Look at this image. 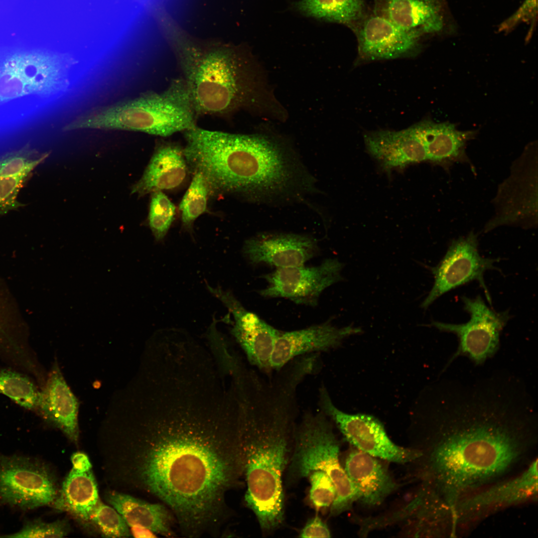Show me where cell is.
<instances>
[{
    "label": "cell",
    "instance_id": "32",
    "mask_svg": "<svg viewBox=\"0 0 538 538\" xmlns=\"http://www.w3.org/2000/svg\"><path fill=\"white\" fill-rule=\"evenodd\" d=\"M176 207L162 191L151 193L148 214V224L157 241L165 238L175 215Z\"/></svg>",
    "mask_w": 538,
    "mask_h": 538
},
{
    "label": "cell",
    "instance_id": "21",
    "mask_svg": "<svg viewBox=\"0 0 538 538\" xmlns=\"http://www.w3.org/2000/svg\"><path fill=\"white\" fill-rule=\"evenodd\" d=\"M357 495V501L374 507L380 505L398 487L383 464L360 450L351 451L344 467Z\"/></svg>",
    "mask_w": 538,
    "mask_h": 538
},
{
    "label": "cell",
    "instance_id": "6",
    "mask_svg": "<svg viewBox=\"0 0 538 538\" xmlns=\"http://www.w3.org/2000/svg\"><path fill=\"white\" fill-rule=\"evenodd\" d=\"M339 444L331 422L321 411L304 412L297 423L292 454L287 467V482L295 483L314 471L324 472L336 492L331 514L339 515L357 501L354 487L339 461Z\"/></svg>",
    "mask_w": 538,
    "mask_h": 538
},
{
    "label": "cell",
    "instance_id": "25",
    "mask_svg": "<svg viewBox=\"0 0 538 538\" xmlns=\"http://www.w3.org/2000/svg\"><path fill=\"white\" fill-rule=\"evenodd\" d=\"M538 492V462L534 461L518 477L498 484L464 501L462 510H479L522 502Z\"/></svg>",
    "mask_w": 538,
    "mask_h": 538
},
{
    "label": "cell",
    "instance_id": "10",
    "mask_svg": "<svg viewBox=\"0 0 538 538\" xmlns=\"http://www.w3.org/2000/svg\"><path fill=\"white\" fill-rule=\"evenodd\" d=\"M318 403L320 410L331 418L346 439L358 450L377 458L398 463L411 462L421 456L418 450L396 444L375 417L364 413L350 414L340 410L332 402L324 385L319 389Z\"/></svg>",
    "mask_w": 538,
    "mask_h": 538
},
{
    "label": "cell",
    "instance_id": "36",
    "mask_svg": "<svg viewBox=\"0 0 538 538\" xmlns=\"http://www.w3.org/2000/svg\"><path fill=\"white\" fill-rule=\"evenodd\" d=\"M28 176L0 177V214L20 206L18 194Z\"/></svg>",
    "mask_w": 538,
    "mask_h": 538
},
{
    "label": "cell",
    "instance_id": "31",
    "mask_svg": "<svg viewBox=\"0 0 538 538\" xmlns=\"http://www.w3.org/2000/svg\"><path fill=\"white\" fill-rule=\"evenodd\" d=\"M49 153H39L28 145L0 157V177L29 175Z\"/></svg>",
    "mask_w": 538,
    "mask_h": 538
},
{
    "label": "cell",
    "instance_id": "40",
    "mask_svg": "<svg viewBox=\"0 0 538 538\" xmlns=\"http://www.w3.org/2000/svg\"><path fill=\"white\" fill-rule=\"evenodd\" d=\"M132 534L134 535L136 537L151 538L156 537L154 535L155 534L154 533L146 529L138 527H132Z\"/></svg>",
    "mask_w": 538,
    "mask_h": 538
},
{
    "label": "cell",
    "instance_id": "16",
    "mask_svg": "<svg viewBox=\"0 0 538 538\" xmlns=\"http://www.w3.org/2000/svg\"><path fill=\"white\" fill-rule=\"evenodd\" d=\"M361 331L351 325L339 328L329 321L297 330L281 331L270 358V369L276 371L297 357L334 349L345 338Z\"/></svg>",
    "mask_w": 538,
    "mask_h": 538
},
{
    "label": "cell",
    "instance_id": "19",
    "mask_svg": "<svg viewBox=\"0 0 538 538\" xmlns=\"http://www.w3.org/2000/svg\"><path fill=\"white\" fill-rule=\"evenodd\" d=\"M79 402L55 361L40 390L37 413L74 442L79 437Z\"/></svg>",
    "mask_w": 538,
    "mask_h": 538
},
{
    "label": "cell",
    "instance_id": "9",
    "mask_svg": "<svg viewBox=\"0 0 538 538\" xmlns=\"http://www.w3.org/2000/svg\"><path fill=\"white\" fill-rule=\"evenodd\" d=\"M57 494L54 479L44 464L0 453V504L30 510L51 505Z\"/></svg>",
    "mask_w": 538,
    "mask_h": 538
},
{
    "label": "cell",
    "instance_id": "13",
    "mask_svg": "<svg viewBox=\"0 0 538 538\" xmlns=\"http://www.w3.org/2000/svg\"><path fill=\"white\" fill-rule=\"evenodd\" d=\"M207 288L232 314L234 323L231 332L250 363L263 373H271L270 358L281 331L247 310L231 291L208 285Z\"/></svg>",
    "mask_w": 538,
    "mask_h": 538
},
{
    "label": "cell",
    "instance_id": "35",
    "mask_svg": "<svg viewBox=\"0 0 538 538\" xmlns=\"http://www.w3.org/2000/svg\"><path fill=\"white\" fill-rule=\"evenodd\" d=\"M308 477L310 483L309 499L316 510L331 506L335 499L336 492L330 478L320 470L313 471Z\"/></svg>",
    "mask_w": 538,
    "mask_h": 538
},
{
    "label": "cell",
    "instance_id": "17",
    "mask_svg": "<svg viewBox=\"0 0 538 538\" xmlns=\"http://www.w3.org/2000/svg\"><path fill=\"white\" fill-rule=\"evenodd\" d=\"M310 237L292 234H262L247 240L243 255L252 265L266 264L276 269L304 265L317 253Z\"/></svg>",
    "mask_w": 538,
    "mask_h": 538
},
{
    "label": "cell",
    "instance_id": "1",
    "mask_svg": "<svg viewBox=\"0 0 538 538\" xmlns=\"http://www.w3.org/2000/svg\"><path fill=\"white\" fill-rule=\"evenodd\" d=\"M178 387L174 395L160 387L155 411L141 422L135 478L171 510L183 536H216L229 514L227 492L243 474L239 416L224 397L209 402L213 394L186 389L184 397Z\"/></svg>",
    "mask_w": 538,
    "mask_h": 538
},
{
    "label": "cell",
    "instance_id": "4",
    "mask_svg": "<svg viewBox=\"0 0 538 538\" xmlns=\"http://www.w3.org/2000/svg\"><path fill=\"white\" fill-rule=\"evenodd\" d=\"M183 133V151L188 169L202 175L210 195L273 197L290 191L302 181L295 160L267 136L197 126Z\"/></svg>",
    "mask_w": 538,
    "mask_h": 538
},
{
    "label": "cell",
    "instance_id": "22",
    "mask_svg": "<svg viewBox=\"0 0 538 538\" xmlns=\"http://www.w3.org/2000/svg\"><path fill=\"white\" fill-rule=\"evenodd\" d=\"M188 169L183 149L170 143L160 144L132 193L142 196L175 188L184 181Z\"/></svg>",
    "mask_w": 538,
    "mask_h": 538
},
{
    "label": "cell",
    "instance_id": "5",
    "mask_svg": "<svg viewBox=\"0 0 538 538\" xmlns=\"http://www.w3.org/2000/svg\"><path fill=\"white\" fill-rule=\"evenodd\" d=\"M197 113L182 77L161 92L99 106L81 114L82 130H125L166 137L196 126Z\"/></svg>",
    "mask_w": 538,
    "mask_h": 538
},
{
    "label": "cell",
    "instance_id": "18",
    "mask_svg": "<svg viewBox=\"0 0 538 538\" xmlns=\"http://www.w3.org/2000/svg\"><path fill=\"white\" fill-rule=\"evenodd\" d=\"M374 12L421 37L446 28L445 0H376Z\"/></svg>",
    "mask_w": 538,
    "mask_h": 538
},
{
    "label": "cell",
    "instance_id": "26",
    "mask_svg": "<svg viewBox=\"0 0 538 538\" xmlns=\"http://www.w3.org/2000/svg\"><path fill=\"white\" fill-rule=\"evenodd\" d=\"M99 500L97 485L91 470L81 472L72 468L51 506L68 512L82 521L89 522Z\"/></svg>",
    "mask_w": 538,
    "mask_h": 538
},
{
    "label": "cell",
    "instance_id": "12",
    "mask_svg": "<svg viewBox=\"0 0 538 538\" xmlns=\"http://www.w3.org/2000/svg\"><path fill=\"white\" fill-rule=\"evenodd\" d=\"M343 267L338 260L327 259L315 266L276 269L264 276L268 284L259 293L264 297H283L298 304L315 306L326 288L343 280Z\"/></svg>",
    "mask_w": 538,
    "mask_h": 538
},
{
    "label": "cell",
    "instance_id": "11",
    "mask_svg": "<svg viewBox=\"0 0 538 538\" xmlns=\"http://www.w3.org/2000/svg\"><path fill=\"white\" fill-rule=\"evenodd\" d=\"M498 260L486 258L478 250L477 235L473 232L452 241L448 250L437 266L430 268L434 276L433 286L421 304L426 309L445 293L460 286L477 281L483 289L487 300L491 299L484 280L487 270H499L495 266Z\"/></svg>",
    "mask_w": 538,
    "mask_h": 538
},
{
    "label": "cell",
    "instance_id": "8",
    "mask_svg": "<svg viewBox=\"0 0 538 538\" xmlns=\"http://www.w3.org/2000/svg\"><path fill=\"white\" fill-rule=\"evenodd\" d=\"M462 300L464 310L470 316L467 322L431 323L439 330L453 333L457 337V349L446 367L460 356L467 357L477 365L493 356L499 347L501 333L511 317L509 311L498 312L490 308L480 295L473 298L463 296Z\"/></svg>",
    "mask_w": 538,
    "mask_h": 538
},
{
    "label": "cell",
    "instance_id": "7",
    "mask_svg": "<svg viewBox=\"0 0 538 538\" xmlns=\"http://www.w3.org/2000/svg\"><path fill=\"white\" fill-rule=\"evenodd\" d=\"M77 64L73 57L48 50L0 48V104L30 95L48 98L65 93Z\"/></svg>",
    "mask_w": 538,
    "mask_h": 538
},
{
    "label": "cell",
    "instance_id": "33",
    "mask_svg": "<svg viewBox=\"0 0 538 538\" xmlns=\"http://www.w3.org/2000/svg\"><path fill=\"white\" fill-rule=\"evenodd\" d=\"M89 522L104 537L125 538L131 536L129 526L121 514L100 500L94 508Z\"/></svg>",
    "mask_w": 538,
    "mask_h": 538
},
{
    "label": "cell",
    "instance_id": "2",
    "mask_svg": "<svg viewBox=\"0 0 538 538\" xmlns=\"http://www.w3.org/2000/svg\"><path fill=\"white\" fill-rule=\"evenodd\" d=\"M297 372L286 369L263 376L255 371L243 383L239 410L247 489V506L264 534L278 529L284 519L282 476L293 449L298 413Z\"/></svg>",
    "mask_w": 538,
    "mask_h": 538
},
{
    "label": "cell",
    "instance_id": "27",
    "mask_svg": "<svg viewBox=\"0 0 538 538\" xmlns=\"http://www.w3.org/2000/svg\"><path fill=\"white\" fill-rule=\"evenodd\" d=\"M293 7L302 14L352 28L365 14V0H301Z\"/></svg>",
    "mask_w": 538,
    "mask_h": 538
},
{
    "label": "cell",
    "instance_id": "34",
    "mask_svg": "<svg viewBox=\"0 0 538 538\" xmlns=\"http://www.w3.org/2000/svg\"><path fill=\"white\" fill-rule=\"evenodd\" d=\"M69 526L64 520L47 523L41 519L27 521L15 533L3 536L8 538H63L67 535Z\"/></svg>",
    "mask_w": 538,
    "mask_h": 538
},
{
    "label": "cell",
    "instance_id": "14",
    "mask_svg": "<svg viewBox=\"0 0 538 538\" xmlns=\"http://www.w3.org/2000/svg\"><path fill=\"white\" fill-rule=\"evenodd\" d=\"M517 160L511 175L499 188L495 200L496 215L485 226V231L504 225L537 221V167L534 159Z\"/></svg>",
    "mask_w": 538,
    "mask_h": 538
},
{
    "label": "cell",
    "instance_id": "37",
    "mask_svg": "<svg viewBox=\"0 0 538 538\" xmlns=\"http://www.w3.org/2000/svg\"><path fill=\"white\" fill-rule=\"evenodd\" d=\"M538 0H525L517 10L498 26L499 32H508L522 22H532L537 20Z\"/></svg>",
    "mask_w": 538,
    "mask_h": 538
},
{
    "label": "cell",
    "instance_id": "15",
    "mask_svg": "<svg viewBox=\"0 0 538 538\" xmlns=\"http://www.w3.org/2000/svg\"><path fill=\"white\" fill-rule=\"evenodd\" d=\"M363 60L392 59L418 51L422 37L407 31L375 12L365 14L351 28Z\"/></svg>",
    "mask_w": 538,
    "mask_h": 538
},
{
    "label": "cell",
    "instance_id": "41",
    "mask_svg": "<svg viewBox=\"0 0 538 538\" xmlns=\"http://www.w3.org/2000/svg\"><path fill=\"white\" fill-rule=\"evenodd\" d=\"M159 0V1H160V2H161V1H162V0Z\"/></svg>",
    "mask_w": 538,
    "mask_h": 538
},
{
    "label": "cell",
    "instance_id": "3",
    "mask_svg": "<svg viewBox=\"0 0 538 538\" xmlns=\"http://www.w3.org/2000/svg\"><path fill=\"white\" fill-rule=\"evenodd\" d=\"M155 15L174 53L197 116L227 117L241 109L282 115L255 60L242 48L195 39L165 9Z\"/></svg>",
    "mask_w": 538,
    "mask_h": 538
},
{
    "label": "cell",
    "instance_id": "28",
    "mask_svg": "<svg viewBox=\"0 0 538 538\" xmlns=\"http://www.w3.org/2000/svg\"><path fill=\"white\" fill-rule=\"evenodd\" d=\"M0 394L25 409L37 412L40 391L23 372L9 367L0 369Z\"/></svg>",
    "mask_w": 538,
    "mask_h": 538
},
{
    "label": "cell",
    "instance_id": "39",
    "mask_svg": "<svg viewBox=\"0 0 538 538\" xmlns=\"http://www.w3.org/2000/svg\"><path fill=\"white\" fill-rule=\"evenodd\" d=\"M71 461L73 469L75 470L84 472L91 470L92 465L88 456L81 452H76L73 454L71 457Z\"/></svg>",
    "mask_w": 538,
    "mask_h": 538
},
{
    "label": "cell",
    "instance_id": "24",
    "mask_svg": "<svg viewBox=\"0 0 538 538\" xmlns=\"http://www.w3.org/2000/svg\"><path fill=\"white\" fill-rule=\"evenodd\" d=\"M107 499L129 526L146 529L165 537L175 535L176 521L165 505L148 503L117 492L109 493Z\"/></svg>",
    "mask_w": 538,
    "mask_h": 538
},
{
    "label": "cell",
    "instance_id": "30",
    "mask_svg": "<svg viewBox=\"0 0 538 538\" xmlns=\"http://www.w3.org/2000/svg\"><path fill=\"white\" fill-rule=\"evenodd\" d=\"M191 182L179 205L183 226L190 229L195 220L207 210L210 195L206 182L199 173H194Z\"/></svg>",
    "mask_w": 538,
    "mask_h": 538
},
{
    "label": "cell",
    "instance_id": "38",
    "mask_svg": "<svg viewBox=\"0 0 538 538\" xmlns=\"http://www.w3.org/2000/svg\"><path fill=\"white\" fill-rule=\"evenodd\" d=\"M300 538H330L331 533L327 525L318 516L309 521L301 531Z\"/></svg>",
    "mask_w": 538,
    "mask_h": 538
},
{
    "label": "cell",
    "instance_id": "29",
    "mask_svg": "<svg viewBox=\"0 0 538 538\" xmlns=\"http://www.w3.org/2000/svg\"><path fill=\"white\" fill-rule=\"evenodd\" d=\"M15 301L0 279V360L8 357L16 343L18 332Z\"/></svg>",
    "mask_w": 538,
    "mask_h": 538
},
{
    "label": "cell",
    "instance_id": "23",
    "mask_svg": "<svg viewBox=\"0 0 538 538\" xmlns=\"http://www.w3.org/2000/svg\"><path fill=\"white\" fill-rule=\"evenodd\" d=\"M424 146L427 160L447 169L456 162L470 161L465 150L471 132L457 130L448 123L425 120L414 126Z\"/></svg>",
    "mask_w": 538,
    "mask_h": 538
},
{
    "label": "cell",
    "instance_id": "20",
    "mask_svg": "<svg viewBox=\"0 0 538 538\" xmlns=\"http://www.w3.org/2000/svg\"><path fill=\"white\" fill-rule=\"evenodd\" d=\"M368 152L387 172L427 161L421 140L414 126L399 131L381 130L366 133Z\"/></svg>",
    "mask_w": 538,
    "mask_h": 538
}]
</instances>
